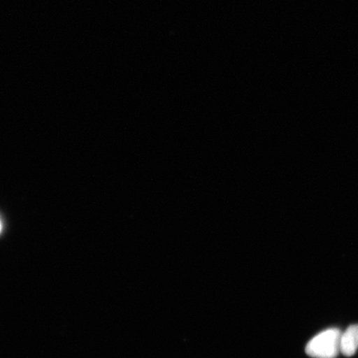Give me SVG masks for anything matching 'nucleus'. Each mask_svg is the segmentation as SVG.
<instances>
[{"label": "nucleus", "mask_w": 358, "mask_h": 358, "mask_svg": "<svg viewBox=\"0 0 358 358\" xmlns=\"http://www.w3.org/2000/svg\"><path fill=\"white\" fill-rule=\"evenodd\" d=\"M1 228H2L1 222H0V231H1Z\"/></svg>", "instance_id": "obj_3"}, {"label": "nucleus", "mask_w": 358, "mask_h": 358, "mask_svg": "<svg viewBox=\"0 0 358 358\" xmlns=\"http://www.w3.org/2000/svg\"><path fill=\"white\" fill-rule=\"evenodd\" d=\"M342 333L338 329H329L313 338L306 346V353L315 358H336L340 350Z\"/></svg>", "instance_id": "obj_1"}, {"label": "nucleus", "mask_w": 358, "mask_h": 358, "mask_svg": "<svg viewBox=\"0 0 358 358\" xmlns=\"http://www.w3.org/2000/svg\"><path fill=\"white\" fill-rule=\"evenodd\" d=\"M358 348V324L348 327L345 332L342 334L340 341V350L343 355L352 357L355 355Z\"/></svg>", "instance_id": "obj_2"}]
</instances>
